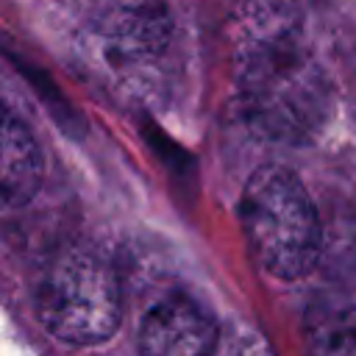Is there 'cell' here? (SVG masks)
I'll list each match as a JSON object with an SVG mask.
<instances>
[{
	"label": "cell",
	"instance_id": "obj_1",
	"mask_svg": "<svg viewBox=\"0 0 356 356\" xmlns=\"http://www.w3.org/2000/svg\"><path fill=\"white\" fill-rule=\"evenodd\" d=\"M236 83L248 120L281 142L312 139L328 117V81L295 33H261L239 53Z\"/></svg>",
	"mask_w": 356,
	"mask_h": 356
},
{
	"label": "cell",
	"instance_id": "obj_2",
	"mask_svg": "<svg viewBox=\"0 0 356 356\" xmlns=\"http://www.w3.org/2000/svg\"><path fill=\"white\" fill-rule=\"evenodd\" d=\"M248 245L259 264L281 278L306 275L320 253V220L300 178L286 167L256 170L239 200Z\"/></svg>",
	"mask_w": 356,
	"mask_h": 356
},
{
	"label": "cell",
	"instance_id": "obj_3",
	"mask_svg": "<svg viewBox=\"0 0 356 356\" xmlns=\"http://www.w3.org/2000/svg\"><path fill=\"white\" fill-rule=\"evenodd\" d=\"M33 306L39 323L56 339L70 345H100L120 328V278L103 253L72 245L44 264L36 281Z\"/></svg>",
	"mask_w": 356,
	"mask_h": 356
},
{
	"label": "cell",
	"instance_id": "obj_4",
	"mask_svg": "<svg viewBox=\"0 0 356 356\" xmlns=\"http://www.w3.org/2000/svg\"><path fill=\"white\" fill-rule=\"evenodd\" d=\"M83 39L103 72L142 75L167 53L172 19L164 0H103Z\"/></svg>",
	"mask_w": 356,
	"mask_h": 356
},
{
	"label": "cell",
	"instance_id": "obj_5",
	"mask_svg": "<svg viewBox=\"0 0 356 356\" xmlns=\"http://www.w3.org/2000/svg\"><path fill=\"white\" fill-rule=\"evenodd\" d=\"M211 314L186 295L156 300L139 325V356H211L217 345Z\"/></svg>",
	"mask_w": 356,
	"mask_h": 356
},
{
	"label": "cell",
	"instance_id": "obj_6",
	"mask_svg": "<svg viewBox=\"0 0 356 356\" xmlns=\"http://www.w3.org/2000/svg\"><path fill=\"white\" fill-rule=\"evenodd\" d=\"M44 159L28 125L0 103V211L28 203L42 184Z\"/></svg>",
	"mask_w": 356,
	"mask_h": 356
},
{
	"label": "cell",
	"instance_id": "obj_7",
	"mask_svg": "<svg viewBox=\"0 0 356 356\" xmlns=\"http://www.w3.org/2000/svg\"><path fill=\"white\" fill-rule=\"evenodd\" d=\"M309 356H356V289L317 295L303 320Z\"/></svg>",
	"mask_w": 356,
	"mask_h": 356
},
{
	"label": "cell",
	"instance_id": "obj_8",
	"mask_svg": "<svg viewBox=\"0 0 356 356\" xmlns=\"http://www.w3.org/2000/svg\"><path fill=\"white\" fill-rule=\"evenodd\" d=\"M211 356H273V350L259 331L234 323L217 337Z\"/></svg>",
	"mask_w": 356,
	"mask_h": 356
}]
</instances>
